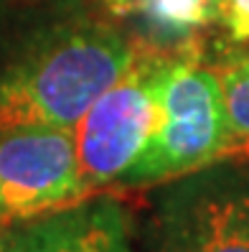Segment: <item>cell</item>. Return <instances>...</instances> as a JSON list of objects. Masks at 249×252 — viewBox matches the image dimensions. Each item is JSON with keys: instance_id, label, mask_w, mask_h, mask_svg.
<instances>
[{"instance_id": "1", "label": "cell", "mask_w": 249, "mask_h": 252, "mask_svg": "<svg viewBox=\"0 0 249 252\" xmlns=\"http://www.w3.org/2000/svg\"><path fill=\"white\" fill-rule=\"evenodd\" d=\"M135 56L138 43L105 23H66L36 33L0 71V130H74Z\"/></svg>"}, {"instance_id": "2", "label": "cell", "mask_w": 249, "mask_h": 252, "mask_svg": "<svg viewBox=\"0 0 249 252\" xmlns=\"http://www.w3.org/2000/svg\"><path fill=\"white\" fill-rule=\"evenodd\" d=\"M191 43L158 56L153 127L125 186H158L221 160H249V143L229 127L219 74L201 64Z\"/></svg>"}, {"instance_id": "3", "label": "cell", "mask_w": 249, "mask_h": 252, "mask_svg": "<svg viewBox=\"0 0 249 252\" xmlns=\"http://www.w3.org/2000/svg\"><path fill=\"white\" fill-rule=\"evenodd\" d=\"M158 56L160 51L153 46H138L133 66L102 92L74 125L79 171L92 196L105 186L122 184L148 143Z\"/></svg>"}, {"instance_id": "4", "label": "cell", "mask_w": 249, "mask_h": 252, "mask_svg": "<svg viewBox=\"0 0 249 252\" xmlns=\"http://www.w3.org/2000/svg\"><path fill=\"white\" fill-rule=\"evenodd\" d=\"M86 199L74 130H0V224L18 227Z\"/></svg>"}, {"instance_id": "5", "label": "cell", "mask_w": 249, "mask_h": 252, "mask_svg": "<svg viewBox=\"0 0 249 252\" xmlns=\"http://www.w3.org/2000/svg\"><path fill=\"white\" fill-rule=\"evenodd\" d=\"M150 252H249V186L226 173L178 179L158 204Z\"/></svg>"}, {"instance_id": "6", "label": "cell", "mask_w": 249, "mask_h": 252, "mask_svg": "<svg viewBox=\"0 0 249 252\" xmlns=\"http://www.w3.org/2000/svg\"><path fill=\"white\" fill-rule=\"evenodd\" d=\"M8 252H130V221L110 196L13 227Z\"/></svg>"}, {"instance_id": "7", "label": "cell", "mask_w": 249, "mask_h": 252, "mask_svg": "<svg viewBox=\"0 0 249 252\" xmlns=\"http://www.w3.org/2000/svg\"><path fill=\"white\" fill-rule=\"evenodd\" d=\"M127 13H140L158 38L175 41L219 18V0H133Z\"/></svg>"}, {"instance_id": "8", "label": "cell", "mask_w": 249, "mask_h": 252, "mask_svg": "<svg viewBox=\"0 0 249 252\" xmlns=\"http://www.w3.org/2000/svg\"><path fill=\"white\" fill-rule=\"evenodd\" d=\"M214 69L221 82L229 127L249 143V56H234Z\"/></svg>"}, {"instance_id": "9", "label": "cell", "mask_w": 249, "mask_h": 252, "mask_svg": "<svg viewBox=\"0 0 249 252\" xmlns=\"http://www.w3.org/2000/svg\"><path fill=\"white\" fill-rule=\"evenodd\" d=\"M219 18L231 43H249V0H219Z\"/></svg>"}, {"instance_id": "10", "label": "cell", "mask_w": 249, "mask_h": 252, "mask_svg": "<svg viewBox=\"0 0 249 252\" xmlns=\"http://www.w3.org/2000/svg\"><path fill=\"white\" fill-rule=\"evenodd\" d=\"M10 237H13V227L0 224V252H8V247H10Z\"/></svg>"}, {"instance_id": "11", "label": "cell", "mask_w": 249, "mask_h": 252, "mask_svg": "<svg viewBox=\"0 0 249 252\" xmlns=\"http://www.w3.org/2000/svg\"><path fill=\"white\" fill-rule=\"evenodd\" d=\"M105 3H107L112 10H117V13H127V10H130V3H133V0H105Z\"/></svg>"}]
</instances>
